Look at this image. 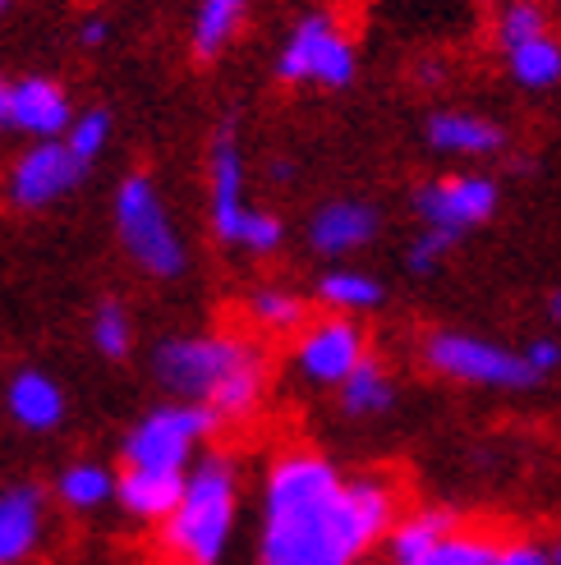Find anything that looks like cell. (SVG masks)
Instances as JSON below:
<instances>
[{"instance_id":"obj_6","label":"cell","mask_w":561,"mask_h":565,"mask_svg":"<svg viewBox=\"0 0 561 565\" xmlns=\"http://www.w3.org/2000/svg\"><path fill=\"white\" fill-rule=\"evenodd\" d=\"M221 418L193 401H171L134 418V428L120 437V465L129 469H166V473H189V465L216 441Z\"/></svg>"},{"instance_id":"obj_15","label":"cell","mask_w":561,"mask_h":565,"mask_svg":"<svg viewBox=\"0 0 561 565\" xmlns=\"http://www.w3.org/2000/svg\"><path fill=\"white\" fill-rule=\"evenodd\" d=\"M244 327L258 335V341H290V335L314 318L308 308H314V295H304L299 286L290 280H258V286H248L244 299Z\"/></svg>"},{"instance_id":"obj_10","label":"cell","mask_w":561,"mask_h":565,"mask_svg":"<svg viewBox=\"0 0 561 565\" xmlns=\"http://www.w3.org/2000/svg\"><path fill=\"white\" fill-rule=\"evenodd\" d=\"M497 207H501V184L484 171H446V175L414 184V193H410L414 221L428 225V231L456 235V239L488 225L497 216Z\"/></svg>"},{"instance_id":"obj_32","label":"cell","mask_w":561,"mask_h":565,"mask_svg":"<svg viewBox=\"0 0 561 565\" xmlns=\"http://www.w3.org/2000/svg\"><path fill=\"white\" fill-rule=\"evenodd\" d=\"M110 42V19L106 14H88L78 23V46H88V51H97V46H106Z\"/></svg>"},{"instance_id":"obj_25","label":"cell","mask_w":561,"mask_h":565,"mask_svg":"<svg viewBox=\"0 0 561 565\" xmlns=\"http://www.w3.org/2000/svg\"><path fill=\"white\" fill-rule=\"evenodd\" d=\"M497 533L493 529H484V524H469V520H461L452 533H442V539L419 556L414 565H488L493 561V552H497Z\"/></svg>"},{"instance_id":"obj_24","label":"cell","mask_w":561,"mask_h":565,"mask_svg":"<svg viewBox=\"0 0 561 565\" xmlns=\"http://www.w3.org/2000/svg\"><path fill=\"white\" fill-rule=\"evenodd\" d=\"M501 65H507L511 83L525 93H552L561 83V33L548 28V33L529 38V42H516L501 51Z\"/></svg>"},{"instance_id":"obj_28","label":"cell","mask_w":561,"mask_h":565,"mask_svg":"<svg viewBox=\"0 0 561 565\" xmlns=\"http://www.w3.org/2000/svg\"><path fill=\"white\" fill-rule=\"evenodd\" d=\"M110 134H116V120H110V110H106V106H88V110H78V116L70 120L65 143H70V152H74L83 166H93V161L110 148Z\"/></svg>"},{"instance_id":"obj_22","label":"cell","mask_w":561,"mask_h":565,"mask_svg":"<svg viewBox=\"0 0 561 565\" xmlns=\"http://www.w3.org/2000/svg\"><path fill=\"white\" fill-rule=\"evenodd\" d=\"M314 303L322 313H346V318H369L387 303V286L363 271V267H327L314 280Z\"/></svg>"},{"instance_id":"obj_12","label":"cell","mask_w":561,"mask_h":565,"mask_svg":"<svg viewBox=\"0 0 561 565\" xmlns=\"http://www.w3.org/2000/svg\"><path fill=\"white\" fill-rule=\"evenodd\" d=\"M78 116L74 97L61 78L51 74H23V78H0V129L23 134L42 143V138H65L70 120Z\"/></svg>"},{"instance_id":"obj_18","label":"cell","mask_w":561,"mask_h":565,"mask_svg":"<svg viewBox=\"0 0 561 565\" xmlns=\"http://www.w3.org/2000/svg\"><path fill=\"white\" fill-rule=\"evenodd\" d=\"M180 492H184V473L129 469V465H120L116 473V505L134 524H161L180 505Z\"/></svg>"},{"instance_id":"obj_7","label":"cell","mask_w":561,"mask_h":565,"mask_svg":"<svg viewBox=\"0 0 561 565\" xmlns=\"http://www.w3.org/2000/svg\"><path fill=\"white\" fill-rule=\"evenodd\" d=\"M419 359H424V369L433 377L456 386H479V391H529L543 382L529 369L525 350H511L479 331H456V327L428 331L424 345H419Z\"/></svg>"},{"instance_id":"obj_26","label":"cell","mask_w":561,"mask_h":565,"mask_svg":"<svg viewBox=\"0 0 561 565\" xmlns=\"http://www.w3.org/2000/svg\"><path fill=\"white\" fill-rule=\"evenodd\" d=\"M88 341L102 359L110 363H125L134 354V341H138V327H134V313H129V303L120 299H102L93 308V318H88Z\"/></svg>"},{"instance_id":"obj_36","label":"cell","mask_w":561,"mask_h":565,"mask_svg":"<svg viewBox=\"0 0 561 565\" xmlns=\"http://www.w3.org/2000/svg\"><path fill=\"white\" fill-rule=\"evenodd\" d=\"M10 6H14V0H0V14H6V10H10Z\"/></svg>"},{"instance_id":"obj_1","label":"cell","mask_w":561,"mask_h":565,"mask_svg":"<svg viewBox=\"0 0 561 565\" xmlns=\"http://www.w3.org/2000/svg\"><path fill=\"white\" fill-rule=\"evenodd\" d=\"M405 492L391 473H346L327 450L290 441L258 478V565H363L382 543Z\"/></svg>"},{"instance_id":"obj_19","label":"cell","mask_w":561,"mask_h":565,"mask_svg":"<svg viewBox=\"0 0 561 565\" xmlns=\"http://www.w3.org/2000/svg\"><path fill=\"white\" fill-rule=\"evenodd\" d=\"M248 6L254 0H193V19H189V51L199 65L221 61L244 33Z\"/></svg>"},{"instance_id":"obj_34","label":"cell","mask_w":561,"mask_h":565,"mask_svg":"<svg viewBox=\"0 0 561 565\" xmlns=\"http://www.w3.org/2000/svg\"><path fill=\"white\" fill-rule=\"evenodd\" d=\"M548 556H552V565H561V539L548 543Z\"/></svg>"},{"instance_id":"obj_17","label":"cell","mask_w":561,"mask_h":565,"mask_svg":"<svg viewBox=\"0 0 561 565\" xmlns=\"http://www.w3.org/2000/svg\"><path fill=\"white\" fill-rule=\"evenodd\" d=\"M6 414L19 423L23 433H55L70 414V401H65V386L55 382L51 373L42 369H19L10 382H6Z\"/></svg>"},{"instance_id":"obj_23","label":"cell","mask_w":561,"mask_h":565,"mask_svg":"<svg viewBox=\"0 0 561 565\" xmlns=\"http://www.w3.org/2000/svg\"><path fill=\"white\" fill-rule=\"evenodd\" d=\"M55 505H65L70 515H97L106 505H116V469L102 460H70L51 483Z\"/></svg>"},{"instance_id":"obj_16","label":"cell","mask_w":561,"mask_h":565,"mask_svg":"<svg viewBox=\"0 0 561 565\" xmlns=\"http://www.w3.org/2000/svg\"><path fill=\"white\" fill-rule=\"evenodd\" d=\"M46 539V492L38 483H14L0 492V565L28 561Z\"/></svg>"},{"instance_id":"obj_37","label":"cell","mask_w":561,"mask_h":565,"mask_svg":"<svg viewBox=\"0 0 561 565\" xmlns=\"http://www.w3.org/2000/svg\"><path fill=\"white\" fill-rule=\"evenodd\" d=\"M548 6H552V10H561V0H548Z\"/></svg>"},{"instance_id":"obj_14","label":"cell","mask_w":561,"mask_h":565,"mask_svg":"<svg viewBox=\"0 0 561 565\" xmlns=\"http://www.w3.org/2000/svg\"><path fill=\"white\" fill-rule=\"evenodd\" d=\"M424 143L437 157H456V161H488L511 148V129L484 116L469 106H442L424 120Z\"/></svg>"},{"instance_id":"obj_13","label":"cell","mask_w":561,"mask_h":565,"mask_svg":"<svg viewBox=\"0 0 561 565\" xmlns=\"http://www.w3.org/2000/svg\"><path fill=\"white\" fill-rule=\"evenodd\" d=\"M378 225H382V212L369 203V198H327V203H318L308 212L304 244L314 248L318 258L341 263L378 239Z\"/></svg>"},{"instance_id":"obj_35","label":"cell","mask_w":561,"mask_h":565,"mask_svg":"<svg viewBox=\"0 0 561 565\" xmlns=\"http://www.w3.org/2000/svg\"><path fill=\"white\" fill-rule=\"evenodd\" d=\"M552 322H557V327H561V290H557V295H552Z\"/></svg>"},{"instance_id":"obj_20","label":"cell","mask_w":561,"mask_h":565,"mask_svg":"<svg viewBox=\"0 0 561 565\" xmlns=\"http://www.w3.org/2000/svg\"><path fill=\"white\" fill-rule=\"evenodd\" d=\"M461 520L465 515L452 511V505H405V511L396 515V524H391L387 543H382L387 565H414L442 539V533H452Z\"/></svg>"},{"instance_id":"obj_3","label":"cell","mask_w":561,"mask_h":565,"mask_svg":"<svg viewBox=\"0 0 561 565\" xmlns=\"http://www.w3.org/2000/svg\"><path fill=\"white\" fill-rule=\"evenodd\" d=\"M244 469L235 450L208 446L184 473L180 505L157 524V547L171 565H221L235 543Z\"/></svg>"},{"instance_id":"obj_4","label":"cell","mask_w":561,"mask_h":565,"mask_svg":"<svg viewBox=\"0 0 561 565\" xmlns=\"http://www.w3.org/2000/svg\"><path fill=\"white\" fill-rule=\"evenodd\" d=\"M208 225L221 248L272 258L286 248V221L272 207L248 203V166L240 129L226 120L208 143Z\"/></svg>"},{"instance_id":"obj_5","label":"cell","mask_w":561,"mask_h":565,"mask_svg":"<svg viewBox=\"0 0 561 565\" xmlns=\"http://www.w3.org/2000/svg\"><path fill=\"white\" fill-rule=\"evenodd\" d=\"M110 221L125 258L148 280H180L189 271V244L161 198V184L148 171H129L110 198Z\"/></svg>"},{"instance_id":"obj_29","label":"cell","mask_w":561,"mask_h":565,"mask_svg":"<svg viewBox=\"0 0 561 565\" xmlns=\"http://www.w3.org/2000/svg\"><path fill=\"white\" fill-rule=\"evenodd\" d=\"M456 235H446V231H428V225H419V235L405 244V267L414 276H433L446 267V258L456 253Z\"/></svg>"},{"instance_id":"obj_31","label":"cell","mask_w":561,"mask_h":565,"mask_svg":"<svg viewBox=\"0 0 561 565\" xmlns=\"http://www.w3.org/2000/svg\"><path fill=\"white\" fill-rule=\"evenodd\" d=\"M525 359H529V369L548 382L552 373H561V341L557 335H534V341L525 345Z\"/></svg>"},{"instance_id":"obj_30","label":"cell","mask_w":561,"mask_h":565,"mask_svg":"<svg viewBox=\"0 0 561 565\" xmlns=\"http://www.w3.org/2000/svg\"><path fill=\"white\" fill-rule=\"evenodd\" d=\"M488 565H552V556L539 539H501Z\"/></svg>"},{"instance_id":"obj_21","label":"cell","mask_w":561,"mask_h":565,"mask_svg":"<svg viewBox=\"0 0 561 565\" xmlns=\"http://www.w3.org/2000/svg\"><path fill=\"white\" fill-rule=\"evenodd\" d=\"M331 395H336V409H341L346 418L369 423V418H382V414L396 409L401 386H396V373H391L378 354H369Z\"/></svg>"},{"instance_id":"obj_11","label":"cell","mask_w":561,"mask_h":565,"mask_svg":"<svg viewBox=\"0 0 561 565\" xmlns=\"http://www.w3.org/2000/svg\"><path fill=\"white\" fill-rule=\"evenodd\" d=\"M93 166H83L65 138H42V143H28V152H19L6 171V203L14 212H46L55 203H65V198L83 184Z\"/></svg>"},{"instance_id":"obj_2","label":"cell","mask_w":561,"mask_h":565,"mask_svg":"<svg viewBox=\"0 0 561 565\" xmlns=\"http://www.w3.org/2000/svg\"><path fill=\"white\" fill-rule=\"evenodd\" d=\"M152 382L171 401H193L221 418V428L254 423L272 395V354L254 331L212 327L161 335L148 354Z\"/></svg>"},{"instance_id":"obj_33","label":"cell","mask_w":561,"mask_h":565,"mask_svg":"<svg viewBox=\"0 0 561 565\" xmlns=\"http://www.w3.org/2000/svg\"><path fill=\"white\" fill-rule=\"evenodd\" d=\"M267 175H272V180H290V175H295V166H290V161H272V166H267Z\"/></svg>"},{"instance_id":"obj_27","label":"cell","mask_w":561,"mask_h":565,"mask_svg":"<svg viewBox=\"0 0 561 565\" xmlns=\"http://www.w3.org/2000/svg\"><path fill=\"white\" fill-rule=\"evenodd\" d=\"M548 28H557L548 0H497V10H493V42H497V51L539 38V33H548Z\"/></svg>"},{"instance_id":"obj_8","label":"cell","mask_w":561,"mask_h":565,"mask_svg":"<svg viewBox=\"0 0 561 565\" xmlns=\"http://www.w3.org/2000/svg\"><path fill=\"white\" fill-rule=\"evenodd\" d=\"M272 74H276V83H286V88L341 93L359 74V46L331 10H308L295 19L286 42H280Z\"/></svg>"},{"instance_id":"obj_9","label":"cell","mask_w":561,"mask_h":565,"mask_svg":"<svg viewBox=\"0 0 561 565\" xmlns=\"http://www.w3.org/2000/svg\"><path fill=\"white\" fill-rule=\"evenodd\" d=\"M369 354V327L346 313H318L290 335V373L318 391H336Z\"/></svg>"}]
</instances>
